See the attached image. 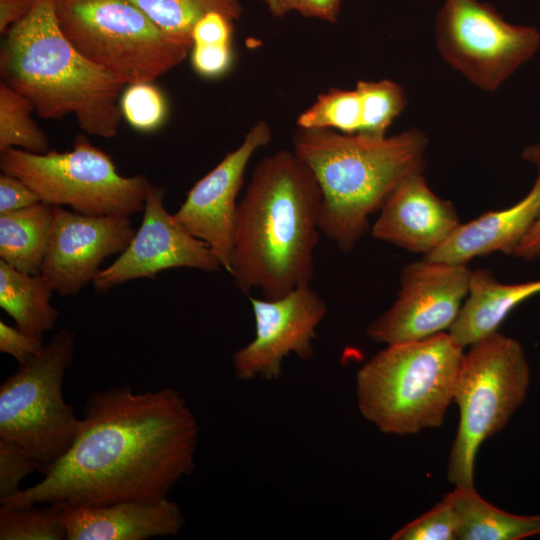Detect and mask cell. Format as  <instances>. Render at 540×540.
Masks as SVG:
<instances>
[{
    "label": "cell",
    "instance_id": "2",
    "mask_svg": "<svg viewBox=\"0 0 540 540\" xmlns=\"http://www.w3.org/2000/svg\"><path fill=\"white\" fill-rule=\"evenodd\" d=\"M321 199L316 177L293 150L256 164L235 217L229 273L241 291L272 300L310 284Z\"/></svg>",
    "mask_w": 540,
    "mask_h": 540
},
{
    "label": "cell",
    "instance_id": "25",
    "mask_svg": "<svg viewBox=\"0 0 540 540\" xmlns=\"http://www.w3.org/2000/svg\"><path fill=\"white\" fill-rule=\"evenodd\" d=\"M355 90L361 106V129L358 133L386 136L388 128L407 104L403 87L390 79L359 80Z\"/></svg>",
    "mask_w": 540,
    "mask_h": 540
},
{
    "label": "cell",
    "instance_id": "21",
    "mask_svg": "<svg viewBox=\"0 0 540 540\" xmlns=\"http://www.w3.org/2000/svg\"><path fill=\"white\" fill-rule=\"evenodd\" d=\"M53 205L38 202L0 214V260L29 274H41L48 249Z\"/></svg>",
    "mask_w": 540,
    "mask_h": 540
},
{
    "label": "cell",
    "instance_id": "30",
    "mask_svg": "<svg viewBox=\"0 0 540 540\" xmlns=\"http://www.w3.org/2000/svg\"><path fill=\"white\" fill-rule=\"evenodd\" d=\"M34 471L38 465L21 445L0 438V500L17 494L21 481Z\"/></svg>",
    "mask_w": 540,
    "mask_h": 540
},
{
    "label": "cell",
    "instance_id": "22",
    "mask_svg": "<svg viewBox=\"0 0 540 540\" xmlns=\"http://www.w3.org/2000/svg\"><path fill=\"white\" fill-rule=\"evenodd\" d=\"M53 293L42 274L25 273L0 260V307L25 333L42 339L54 328L59 311L50 302Z\"/></svg>",
    "mask_w": 540,
    "mask_h": 540
},
{
    "label": "cell",
    "instance_id": "26",
    "mask_svg": "<svg viewBox=\"0 0 540 540\" xmlns=\"http://www.w3.org/2000/svg\"><path fill=\"white\" fill-rule=\"evenodd\" d=\"M1 540H63L66 530L62 506L39 504L7 507L0 505Z\"/></svg>",
    "mask_w": 540,
    "mask_h": 540
},
{
    "label": "cell",
    "instance_id": "34",
    "mask_svg": "<svg viewBox=\"0 0 540 540\" xmlns=\"http://www.w3.org/2000/svg\"><path fill=\"white\" fill-rule=\"evenodd\" d=\"M44 345L42 339L0 321V352L13 357L19 365L40 353Z\"/></svg>",
    "mask_w": 540,
    "mask_h": 540
},
{
    "label": "cell",
    "instance_id": "35",
    "mask_svg": "<svg viewBox=\"0 0 540 540\" xmlns=\"http://www.w3.org/2000/svg\"><path fill=\"white\" fill-rule=\"evenodd\" d=\"M41 200L21 179L7 173L0 175V214L34 205Z\"/></svg>",
    "mask_w": 540,
    "mask_h": 540
},
{
    "label": "cell",
    "instance_id": "11",
    "mask_svg": "<svg viewBox=\"0 0 540 540\" xmlns=\"http://www.w3.org/2000/svg\"><path fill=\"white\" fill-rule=\"evenodd\" d=\"M470 274L466 265L424 258L406 264L396 300L367 325V336L394 345L449 330L467 297Z\"/></svg>",
    "mask_w": 540,
    "mask_h": 540
},
{
    "label": "cell",
    "instance_id": "1",
    "mask_svg": "<svg viewBox=\"0 0 540 540\" xmlns=\"http://www.w3.org/2000/svg\"><path fill=\"white\" fill-rule=\"evenodd\" d=\"M199 429L171 387L135 392L129 384L90 393L77 436L41 481L0 505L97 506L167 498L195 466Z\"/></svg>",
    "mask_w": 540,
    "mask_h": 540
},
{
    "label": "cell",
    "instance_id": "33",
    "mask_svg": "<svg viewBox=\"0 0 540 540\" xmlns=\"http://www.w3.org/2000/svg\"><path fill=\"white\" fill-rule=\"evenodd\" d=\"M234 19L220 11L204 14L191 31L192 45L231 44Z\"/></svg>",
    "mask_w": 540,
    "mask_h": 540
},
{
    "label": "cell",
    "instance_id": "27",
    "mask_svg": "<svg viewBox=\"0 0 540 540\" xmlns=\"http://www.w3.org/2000/svg\"><path fill=\"white\" fill-rule=\"evenodd\" d=\"M297 125L301 129L358 133L361 129V106L356 90L331 88L321 93L312 105L300 113Z\"/></svg>",
    "mask_w": 540,
    "mask_h": 540
},
{
    "label": "cell",
    "instance_id": "24",
    "mask_svg": "<svg viewBox=\"0 0 540 540\" xmlns=\"http://www.w3.org/2000/svg\"><path fill=\"white\" fill-rule=\"evenodd\" d=\"M35 108L24 95L0 83V152L18 148L31 153L49 151V141L32 118Z\"/></svg>",
    "mask_w": 540,
    "mask_h": 540
},
{
    "label": "cell",
    "instance_id": "36",
    "mask_svg": "<svg viewBox=\"0 0 540 540\" xmlns=\"http://www.w3.org/2000/svg\"><path fill=\"white\" fill-rule=\"evenodd\" d=\"M521 158L536 165L540 170V142L525 147L521 152ZM514 255L525 261L540 258V218L518 246Z\"/></svg>",
    "mask_w": 540,
    "mask_h": 540
},
{
    "label": "cell",
    "instance_id": "37",
    "mask_svg": "<svg viewBox=\"0 0 540 540\" xmlns=\"http://www.w3.org/2000/svg\"><path fill=\"white\" fill-rule=\"evenodd\" d=\"M37 0H0V33L5 34L13 25L26 17Z\"/></svg>",
    "mask_w": 540,
    "mask_h": 540
},
{
    "label": "cell",
    "instance_id": "10",
    "mask_svg": "<svg viewBox=\"0 0 540 540\" xmlns=\"http://www.w3.org/2000/svg\"><path fill=\"white\" fill-rule=\"evenodd\" d=\"M442 59L477 88L494 92L540 48V31L506 21L481 0H445L435 22Z\"/></svg>",
    "mask_w": 540,
    "mask_h": 540
},
{
    "label": "cell",
    "instance_id": "15",
    "mask_svg": "<svg viewBox=\"0 0 540 540\" xmlns=\"http://www.w3.org/2000/svg\"><path fill=\"white\" fill-rule=\"evenodd\" d=\"M129 216L85 215L54 206L41 274L61 296L92 283L109 256L121 254L135 234Z\"/></svg>",
    "mask_w": 540,
    "mask_h": 540
},
{
    "label": "cell",
    "instance_id": "20",
    "mask_svg": "<svg viewBox=\"0 0 540 540\" xmlns=\"http://www.w3.org/2000/svg\"><path fill=\"white\" fill-rule=\"evenodd\" d=\"M444 498L456 518V540H521L540 535V515H517L485 501L472 487L455 486Z\"/></svg>",
    "mask_w": 540,
    "mask_h": 540
},
{
    "label": "cell",
    "instance_id": "16",
    "mask_svg": "<svg viewBox=\"0 0 540 540\" xmlns=\"http://www.w3.org/2000/svg\"><path fill=\"white\" fill-rule=\"evenodd\" d=\"M380 210L371 235L423 256L436 249L460 223L453 203L430 189L424 171L403 178Z\"/></svg>",
    "mask_w": 540,
    "mask_h": 540
},
{
    "label": "cell",
    "instance_id": "4",
    "mask_svg": "<svg viewBox=\"0 0 540 540\" xmlns=\"http://www.w3.org/2000/svg\"><path fill=\"white\" fill-rule=\"evenodd\" d=\"M2 81L28 98L39 117L73 115L82 131L113 138L127 86L84 57L60 29L54 0H37L5 34L0 50Z\"/></svg>",
    "mask_w": 540,
    "mask_h": 540
},
{
    "label": "cell",
    "instance_id": "13",
    "mask_svg": "<svg viewBox=\"0 0 540 540\" xmlns=\"http://www.w3.org/2000/svg\"><path fill=\"white\" fill-rule=\"evenodd\" d=\"M255 319V337L232 357L237 378L275 379L290 353L303 360L312 358V339L327 313L325 301L303 284L277 299L250 296Z\"/></svg>",
    "mask_w": 540,
    "mask_h": 540
},
{
    "label": "cell",
    "instance_id": "9",
    "mask_svg": "<svg viewBox=\"0 0 540 540\" xmlns=\"http://www.w3.org/2000/svg\"><path fill=\"white\" fill-rule=\"evenodd\" d=\"M0 168L23 180L42 202L85 215L143 212L152 185L143 174L121 175L111 157L85 135L63 152L6 149L0 152Z\"/></svg>",
    "mask_w": 540,
    "mask_h": 540
},
{
    "label": "cell",
    "instance_id": "17",
    "mask_svg": "<svg viewBox=\"0 0 540 540\" xmlns=\"http://www.w3.org/2000/svg\"><path fill=\"white\" fill-rule=\"evenodd\" d=\"M67 540H144L179 534L185 518L168 498L62 506Z\"/></svg>",
    "mask_w": 540,
    "mask_h": 540
},
{
    "label": "cell",
    "instance_id": "7",
    "mask_svg": "<svg viewBox=\"0 0 540 540\" xmlns=\"http://www.w3.org/2000/svg\"><path fill=\"white\" fill-rule=\"evenodd\" d=\"M54 12L74 47L126 85L154 82L192 48L191 41L168 35L128 0H54Z\"/></svg>",
    "mask_w": 540,
    "mask_h": 540
},
{
    "label": "cell",
    "instance_id": "29",
    "mask_svg": "<svg viewBox=\"0 0 540 540\" xmlns=\"http://www.w3.org/2000/svg\"><path fill=\"white\" fill-rule=\"evenodd\" d=\"M457 518L450 503L443 497L432 509L409 522L393 540H456Z\"/></svg>",
    "mask_w": 540,
    "mask_h": 540
},
{
    "label": "cell",
    "instance_id": "19",
    "mask_svg": "<svg viewBox=\"0 0 540 540\" xmlns=\"http://www.w3.org/2000/svg\"><path fill=\"white\" fill-rule=\"evenodd\" d=\"M539 293L540 279L506 284L490 270H471L467 297L449 333L468 347L497 332L515 307Z\"/></svg>",
    "mask_w": 540,
    "mask_h": 540
},
{
    "label": "cell",
    "instance_id": "3",
    "mask_svg": "<svg viewBox=\"0 0 540 540\" xmlns=\"http://www.w3.org/2000/svg\"><path fill=\"white\" fill-rule=\"evenodd\" d=\"M428 142L417 128L389 137L299 128L293 151L319 183L320 231L341 251L351 252L369 230L370 215L399 182L424 171Z\"/></svg>",
    "mask_w": 540,
    "mask_h": 540
},
{
    "label": "cell",
    "instance_id": "12",
    "mask_svg": "<svg viewBox=\"0 0 540 540\" xmlns=\"http://www.w3.org/2000/svg\"><path fill=\"white\" fill-rule=\"evenodd\" d=\"M165 192L163 187L151 185L139 229L117 259L93 280L97 293L135 279H154L172 268L206 272L223 269L209 246L185 230L167 211Z\"/></svg>",
    "mask_w": 540,
    "mask_h": 540
},
{
    "label": "cell",
    "instance_id": "18",
    "mask_svg": "<svg viewBox=\"0 0 540 540\" xmlns=\"http://www.w3.org/2000/svg\"><path fill=\"white\" fill-rule=\"evenodd\" d=\"M539 218L540 170L530 191L516 204L459 223L436 249L422 258L467 265L470 260L493 252L514 255Z\"/></svg>",
    "mask_w": 540,
    "mask_h": 540
},
{
    "label": "cell",
    "instance_id": "31",
    "mask_svg": "<svg viewBox=\"0 0 540 540\" xmlns=\"http://www.w3.org/2000/svg\"><path fill=\"white\" fill-rule=\"evenodd\" d=\"M275 18L297 12L307 18L334 23L337 21L342 0H260Z\"/></svg>",
    "mask_w": 540,
    "mask_h": 540
},
{
    "label": "cell",
    "instance_id": "23",
    "mask_svg": "<svg viewBox=\"0 0 540 540\" xmlns=\"http://www.w3.org/2000/svg\"><path fill=\"white\" fill-rule=\"evenodd\" d=\"M168 35L192 42L195 23L207 12L220 11L234 20L242 14L239 0H128Z\"/></svg>",
    "mask_w": 540,
    "mask_h": 540
},
{
    "label": "cell",
    "instance_id": "6",
    "mask_svg": "<svg viewBox=\"0 0 540 540\" xmlns=\"http://www.w3.org/2000/svg\"><path fill=\"white\" fill-rule=\"evenodd\" d=\"M458 369L453 401L459 425L447 478L455 486H474V464L481 444L498 433L524 402L530 368L522 345L495 332L469 346Z\"/></svg>",
    "mask_w": 540,
    "mask_h": 540
},
{
    "label": "cell",
    "instance_id": "8",
    "mask_svg": "<svg viewBox=\"0 0 540 540\" xmlns=\"http://www.w3.org/2000/svg\"><path fill=\"white\" fill-rule=\"evenodd\" d=\"M75 340L60 329L0 386V438L21 445L43 475L70 449L81 424L62 392Z\"/></svg>",
    "mask_w": 540,
    "mask_h": 540
},
{
    "label": "cell",
    "instance_id": "14",
    "mask_svg": "<svg viewBox=\"0 0 540 540\" xmlns=\"http://www.w3.org/2000/svg\"><path fill=\"white\" fill-rule=\"evenodd\" d=\"M272 129L268 122H256L246 133L241 144L187 193L174 219L194 237L205 242L220 261L230 270L233 248L237 196L244 181L245 170L254 153L270 143Z\"/></svg>",
    "mask_w": 540,
    "mask_h": 540
},
{
    "label": "cell",
    "instance_id": "28",
    "mask_svg": "<svg viewBox=\"0 0 540 540\" xmlns=\"http://www.w3.org/2000/svg\"><path fill=\"white\" fill-rule=\"evenodd\" d=\"M119 104L122 117L138 131H154L167 117L166 98L153 82L127 85L120 96Z\"/></svg>",
    "mask_w": 540,
    "mask_h": 540
},
{
    "label": "cell",
    "instance_id": "5",
    "mask_svg": "<svg viewBox=\"0 0 540 540\" xmlns=\"http://www.w3.org/2000/svg\"><path fill=\"white\" fill-rule=\"evenodd\" d=\"M463 353L449 332L387 345L357 372L360 413L388 434L440 427L453 401Z\"/></svg>",
    "mask_w": 540,
    "mask_h": 540
},
{
    "label": "cell",
    "instance_id": "32",
    "mask_svg": "<svg viewBox=\"0 0 540 540\" xmlns=\"http://www.w3.org/2000/svg\"><path fill=\"white\" fill-rule=\"evenodd\" d=\"M189 55L194 70L200 76L215 78L228 71L233 53L231 44H195Z\"/></svg>",
    "mask_w": 540,
    "mask_h": 540
}]
</instances>
